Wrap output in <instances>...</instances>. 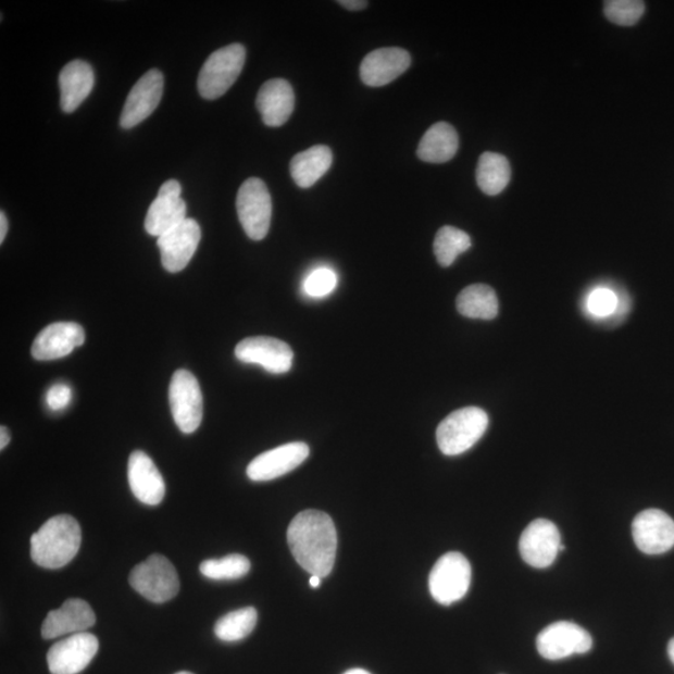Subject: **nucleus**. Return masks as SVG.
I'll return each instance as SVG.
<instances>
[{
	"label": "nucleus",
	"instance_id": "nucleus-34",
	"mask_svg": "<svg viewBox=\"0 0 674 674\" xmlns=\"http://www.w3.org/2000/svg\"><path fill=\"white\" fill-rule=\"evenodd\" d=\"M72 400V389L64 384H58L47 392V404L50 410L59 411L63 410L70 404Z\"/></svg>",
	"mask_w": 674,
	"mask_h": 674
},
{
	"label": "nucleus",
	"instance_id": "nucleus-9",
	"mask_svg": "<svg viewBox=\"0 0 674 674\" xmlns=\"http://www.w3.org/2000/svg\"><path fill=\"white\" fill-rule=\"evenodd\" d=\"M536 645L544 659L559 661L573 654L589 652L594 640L591 635L576 623L560 621L547 626L537 636Z\"/></svg>",
	"mask_w": 674,
	"mask_h": 674
},
{
	"label": "nucleus",
	"instance_id": "nucleus-3",
	"mask_svg": "<svg viewBox=\"0 0 674 674\" xmlns=\"http://www.w3.org/2000/svg\"><path fill=\"white\" fill-rule=\"evenodd\" d=\"M487 427L488 416L483 409L472 407L454 411L437 427L438 448L446 457H458L482 440Z\"/></svg>",
	"mask_w": 674,
	"mask_h": 674
},
{
	"label": "nucleus",
	"instance_id": "nucleus-33",
	"mask_svg": "<svg viewBox=\"0 0 674 674\" xmlns=\"http://www.w3.org/2000/svg\"><path fill=\"white\" fill-rule=\"evenodd\" d=\"M337 285V276L330 269L322 267L315 270L303 283V291L310 298H325L330 295Z\"/></svg>",
	"mask_w": 674,
	"mask_h": 674
},
{
	"label": "nucleus",
	"instance_id": "nucleus-29",
	"mask_svg": "<svg viewBox=\"0 0 674 674\" xmlns=\"http://www.w3.org/2000/svg\"><path fill=\"white\" fill-rule=\"evenodd\" d=\"M471 248L469 234L453 226H444L436 234L434 252L438 264L444 267L451 266L462 252Z\"/></svg>",
	"mask_w": 674,
	"mask_h": 674
},
{
	"label": "nucleus",
	"instance_id": "nucleus-19",
	"mask_svg": "<svg viewBox=\"0 0 674 674\" xmlns=\"http://www.w3.org/2000/svg\"><path fill=\"white\" fill-rule=\"evenodd\" d=\"M86 341L79 324L55 323L41 330L33 342L32 355L39 361L62 359Z\"/></svg>",
	"mask_w": 674,
	"mask_h": 674
},
{
	"label": "nucleus",
	"instance_id": "nucleus-23",
	"mask_svg": "<svg viewBox=\"0 0 674 674\" xmlns=\"http://www.w3.org/2000/svg\"><path fill=\"white\" fill-rule=\"evenodd\" d=\"M95 72L83 61L67 63L59 74L61 87V107L63 112L71 114L86 100L95 87Z\"/></svg>",
	"mask_w": 674,
	"mask_h": 674
},
{
	"label": "nucleus",
	"instance_id": "nucleus-39",
	"mask_svg": "<svg viewBox=\"0 0 674 674\" xmlns=\"http://www.w3.org/2000/svg\"><path fill=\"white\" fill-rule=\"evenodd\" d=\"M669 656L671 662L674 664V637L670 640L669 644Z\"/></svg>",
	"mask_w": 674,
	"mask_h": 674
},
{
	"label": "nucleus",
	"instance_id": "nucleus-22",
	"mask_svg": "<svg viewBox=\"0 0 674 674\" xmlns=\"http://www.w3.org/2000/svg\"><path fill=\"white\" fill-rule=\"evenodd\" d=\"M257 108L263 122L272 128L290 120L295 108L291 84L285 79H272L263 84L257 98Z\"/></svg>",
	"mask_w": 674,
	"mask_h": 674
},
{
	"label": "nucleus",
	"instance_id": "nucleus-8",
	"mask_svg": "<svg viewBox=\"0 0 674 674\" xmlns=\"http://www.w3.org/2000/svg\"><path fill=\"white\" fill-rule=\"evenodd\" d=\"M168 401L175 424L180 432L196 433L204 414V401L197 377L190 371L178 370L173 375L168 387Z\"/></svg>",
	"mask_w": 674,
	"mask_h": 674
},
{
	"label": "nucleus",
	"instance_id": "nucleus-31",
	"mask_svg": "<svg viewBox=\"0 0 674 674\" xmlns=\"http://www.w3.org/2000/svg\"><path fill=\"white\" fill-rule=\"evenodd\" d=\"M646 5L640 0H610L604 3V15L610 22L631 27L635 25L645 13Z\"/></svg>",
	"mask_w": 674,
	"mask_h": 674
},
{
	"label": "nucleus",
	"instance_id": "nucleus-4",
	"mask_svg": "<svg viewBox=\"0 0 674 674\" xmlns=\"http://www.w3.org/2000/svg\"><path fill=\"white\" fill-rule=\"evenodd\" d=\"M247 50L241 45H230L216 50L202 65L198 90L208 100H215L229 90L246 64Z\"/></svg>",
	"mask_w": 674,
	"mask_h": 674
},
{
	"label": "nucleus",
	"instance_id": "nucleus-15",
	"mask_svg": "<svg viewBox=\"0 0 674 674\" xmlns=\"http://www.w3.org/2000/svg\"><path fill=\"white\" fill-rule=\"evenodd\" d=\"M632 535L639 551L662 554L673 549L674 521L661 510L648 509L634 520Z\"/></svg>",
	"mask_w": 674,
	"mask_h": 674
},
{
	"label": "nucleus",
	"instance_id": "nucleus-1",
	"mask_svg": "<svg viewBox=\"0 0 674 674\" xmlns=\"http://www.w3.org/2000/svg\"><path fill=\"white\" fill-rule=\"evenodd\" d=\"M288 544L294 559L311 576L330 575L337 551L334 521L325 512L307 510L291 521Z\"/></svg>",
	"mask_w": 674,
	"mask_h": 674
},
{
	"label": "nucleus",
	"instance_id": "nucleus-5",
	"mask_svg": "<svg viewBox=\"0 0 674 674\" xmlns=\"http://www.w3.org/2000/svg\"><path fill=\"white\" fill-rule=\"evenodd\" d=\"M129 584L135 591L154 603L173 600L180 589L178 572L162 554H151L147 561L135 566Z\"/></svg>",
	"mask_w": 674,
	"mask_h": 674
},
{
	"label": "nucleus",
	"instance_id": "nucleus-36",
	"mask_svg": "<svg viewBox=\"0 0 674 674\" xmlns=\"http://www.w3.org/2000/svg\"><path fill=\"white\" fill-rule=\"evenodd\" d=\"M11 442V433L5 426L0 427V450H4Z\"/></svg>",
	"mask_w": 674,
	"mask_h": 674
},
{
	"label": "nucleus",
	"instance_id": "nucleus-16",
	"mask_svg": "<svg viewBox=\"0 0 674 674\" xmlns=\"http://www.w3.org/2000/svg\"><path fill=\"white\" fill-rule=\"evenodd\" d=\"M309 454L310 449L307 444H286L259 454L250 462L247 475L252 482H272L298 469L309 458Z\"/></svg>",
	"mask_w": 674,
	"mask_h": 674
},
{
	"label": "nucleus",
	"instance_id": "nucleus-38",
	"mask_svg": "<svg viewBox=\"0 0 674 674\" xmlns=\"http://www.w3.org/2000/svg\"><path fill=\"white\" fill-rule=\"evenodd\" d=\"M320 585H322V577L311 576L310 586L313 588H317Z\"/></svg>",
	"mask_w": 674,
	"mask_h": 674
},
{
	"label": "nucleus",
	"instance_id": "nucleus-24",
	"mask_svg": "<svg viewBox=\"0 0 674 674\" xmlns=\"http://www.w3.org/2000/svg\"><path fill=\"white\" fill-rule=\"evenodd\" d=\"M459 150V135L449 123H436L429 128L417 148L423 162L442 164L449 162Z\"/></svg>",
	"mask_w": 674,
	"mask_h": 674
},
{
	"label": "nucleus",
	"instance_id": "nucleus-6",
	"mask_svg": "<svg viewBox=\"0 0 674 674\" xmlns=\"http://www.w3.org/2000/svg\"><path fill=\"white\" fill-rule=\"evenodd\" d=\"M471 585V564L465 556L450 552L435 563L429 573L428 588L434 600L450 606L462 600Z\"/></svg>",
	"mask_w": 674,
	"mask_h": 674
},
{
	"label": "nucleus",
	"instance_id": "nucleus-26",
	"mask_svg": "<svg viewBox=\"0 0 674 674\" xmlns=\"http://www.w3.org/2000/svg\"><path fill=\"white\" fill-rule=\"evenodd\" d=\"M459 313L470 319L492 320L499 314V300L491 286L475 284L463 289L457 301Z\"/></svg>",
	"mask_w": 674,
	"mask_h": 674
},
{
	"label": "nucleus",
	"instance_id": "nucleus-17",
	"mask_svg": "<svg viewBox=\"0 0 674 674\" xmlns=\"http://www.w3.org/2000/svg\"><path fill=\"white\" fill-rule=\"evenodd\" d=\"M200 239V226L189 217L173 230L160 236L158 247L162 252V263L166 272L179 273L187 267L198 250Z\"/></svg>",
	"mask_w": 674,
	"mask_h": 674
},
{
	"label": "nucleus",
	"instance_id": "nucleus-30",
	"mask_svg": "<svg viewBox=\"0 0 674 674\" xmlns=\"http://www.w3.org/2000/svg\"><path fill=\"white\" fill-rule=\"evenodd\" d=\"M251 563L246 556L234 553L221 560H207L200 564L202 576L209 579H239L247 576Z\"/></svg>",
	"mask_w": 674,
	"mask_h": 674
},
{
	"label": "nucleus",
	"instance_id": "nucleus-35",
	"mask_svg": "<svg viewBox=\"0 0 674 674\" xmlns=\"http://www.w3.org/2000/svg\"><path fill=\"white\" fill-rule=\"evenodd\" d=\"M337 3H339L344 8H347V10L349 11L365 10V8L369 5L365 0H340V2Z\"/></svg>",
	"mask_w": 674,
	"mask_h": 674
},
{
	"label": "nucleus",
	"instance_id": "nucleus-27",
	"mask_svg": "<svg viewBox=\"0 0 674 674\" xmlns=\"http://www.w3.org/2000/svg\"><path fill=\"white\" fill-rule=\"evenodd\" d=\"M476 180L486 196H499L511 180L509 160L501 154L487 151L478 160Z\"/></svg>",
	"mask_w": 674,
	"mask_h": 674
},
{
	"label": "nucleus",
	"instance_id": "nucleus-37",
	"mask_svg": "<svg viewBox=\"0 0 674 674\" xmlns=\"http://www.w3.org/2000/svg\"><path fill=\"white\" fill-rule=\"evenodd\" d=\"M8 233V221L5 214L0 213V242L3 244Z\"/></svg>",
	"mask_w": 674,
	"mask_h": 674
},
{
	"label": "nucleus",
	"instance_id": "nucleus-2",
	"mask_svg": "<svg viewBox=\"0 0 674 674\" xmlns=\"http://www.w3.org/2000/svg\"><path fill=\"white\" fill-rule=\"evenodd\" d=\"M32 560L38 566L57 570L66 566L77 556L82 545V528L70 515L49 519L30 539Z\"/></svg>",
	"mask_w": 674,
	"mask_h": 674
},
{
	"label": "nucleus",
	"instance_id": "nucleus-12",
	"mask_svg": "<svg viewBox=\"0 0 674 674\" xmlns=\"http://www.w3.org/2000/svg\"><path fill=\"white\" fill-rule=\"evenodd\" d=\"M561 535L553 522L537 519L525 528L520 538V553L529 566L550 567L561 552Z\"/></svg>",
	"mask_w": 674,
	"mask_h": 674
},
{
	"label": "nucleus",
	"instance_id": "nucleus-40",
	"mask_svg": "<svg viewBox=\"0 0 674 674\" xmlns=\"http://www.w3.org/2000/svg\"><path fill=\"white\" fill-rule=\"evenodd\" d=\"M344 674H371V673L365 670H361V669H352L348 672H345Z\"/></svg>",
	"mask_w": 674,
	"mask_h": 674
},
{
	"label": "nucleus",
	"instance_id": "nucleus-41",
	"mask_svg": "<svg viewBox=\"0 0 674 674\" xmlns=\"http://www.w3.org/2000/svg\"><path fill=\"white\" fill-rule=\"evenodd\" d=\"M175 674H194V673L182 671V672H178V673H175Z\"/></svg>",
	"mask_w": 674,
	"mask_h": 674
},
{
	"label": "nucleus",
	"instance_id": "nucleus-11",
	"mask_svg": "<svg viewBox=\"0 0 674 674\" xmlns=\"http://www.w3.org/2000/svg\"><path fill=\"white\" fill-rule=\"evenodd\" d=\"M235 357L246 364L264 367L267 373L280 375L289 373L294 352L288 344L267 336L248 337L235 348Z\"/></svg>",
	"mask_w": 674,
	"mask_h": 674
},
{
	"label": "nucleus",
	"instance_id": "nucleus-25",
	"mask_svg": "<svg viewBox=\"0 0 674 674\" xmlns=\"http://www.w3.org/2000/svg\"><path fill=\"white\" fill-rule=\"evenodd\" d=\"M332 164V149L325 146H315L292 158L290 173L298 187L307 189L313 187L326 174Z\"/></svg>",
	"mask_w": 674,
	"mask_h": 674
},
{
	"label": "nucleus",
	"instance_id": "nucleus-7",
	"mask_svg": "<svg viewBox=\"0 0 674 674\" xmlns=\"http://www.w3.org/2000/svg\"><path fill=\"white\" fill-rule=\"evenodd\" d=\"M236 210L244 232L251 240H263L272 224L273 201L265 183L258 178L244 182L238 198Z\"/></svg>",
	"mask_w": 674,
	"mask_h": 674
},
{
	"label": "nucleus",
	"instance_id": "nucleus-13",
	"mask_svg": "<svg viewBox=\"0 0 674 674\" xmlns=\"http://www.w3.org/2000/svg\"><path fill=\"white\" fill-rule=\"evenodd\" d=\"M187 219V204L182 199L180 183L167 180L160 188L157 199L151 202L146 217V230L160 238Z\"/></svg>",
	"mask_w": 674,
	"mask_h": 674
},
{
	"label": "nucleus",
	"instance_id": "nucleus-10",
	"mask_svg": "<svg viewBox=\"0 0 674 674\" xmlns=\"http://www.w3.org/2000/svg\"><path fill=\"white\" fill-rule=\"evenodd\" d=\"M98 650V638L88 632L58 640L47 654L49 671L52 674H78L88 667Z\"/></svg>",
	"mask_w": 674,
	"mask_h": 674
},
{
	"label": "nucleus",
	"instance_id": "nucleus-28",
	"mask_svg": "<svg viewBox=\"0 0 674 674\" xmlns=\"http://www.w3.org/2000/svg\"><path fill=\"white\" fill-rule=\"evenodd\" d=\"M258 623V612L254 607H246L225 614L216 622L214 632L224 642H236L247 638L254 631Z\"/></svg>",
	"mask_w": 674,
	"mask_h": 674
},
{
	"label": "nucleus",
	"instance_id": "nucleus-18",
	"mask_svg": "<svg viewBox=\"0 0 674 674\" xmlns=\"http://www.w3.org/2000/svg\"><path fill=\"white\" fill-rule=\"evenodd\" d=\"M97 622L90 604L80 598H70L61 609L50 611L41 626L45 639H54L66 635L83 634Z\"/></svg>",
	"mask_w": 674,
	"mask_h": 674
},
{
	"label": "nucleus",
	"instance_id": "nucleus-20",
	"mask_svg": "<svg viewBox=\"0 0 674 674\" xmlns=\"http://www.w3.org/2000/svg\"><path fill=\"white\" fill-rule=\"evenodd\" d=\"M411 64V57L401 48H382L369 53L360 65L362 83L369 87H384L401 74L407 72Z\"/></svg>",
	"mask_w": 674,
	"mask_h": 674
},
{
	"label": "nucleus",
	"instance_id": "nucleus-21",
	"mask_svg": "<svg viewBox=\"0 0 674 674\" xmlns=\"http://www.w3.org/2000/svg\"><path fill=\"white\" fill-rule=\"evenodd\" d=\"M128 479L137 499L149 506H158L165 496L162 474L146 452L134 451L128 462Z\"/></svg>",
	"mask_w": 674,
	"mask_h": 674
},
{
	"label": "nucleus",
	"instance_id": "nucleus-14",
	"mask_svg": "<svg viewBox=\"0 0 674 674\" xmlns=\"http://www.w3.org/2000/svg\"><path fill=\"white\" fill-rule=\"evenodd\" d=\"M164 92L163 73L151 70L138 80L126 98L121 116L124 129H132L155 112Z\"/></svg>",
	"mask_w": 674,
	"mask_h": 674
},
{
	"label": "nucleus",
	"instance_id": "nucleus-32",
	"mask_svg": "<svg viewBox=\"0 0 674 674\" xmlns=\"http://www.w3.org/2000/svg\"><path fill=\"white\" fill-rule=\"evenodd\" d=\"M585 309L587 315L596 320L614 317L619 309V292L610 288H596L588 294Z\"/></svg>",
	"mask_w": 674,
	"mask_h": 674
}]
</instances>
